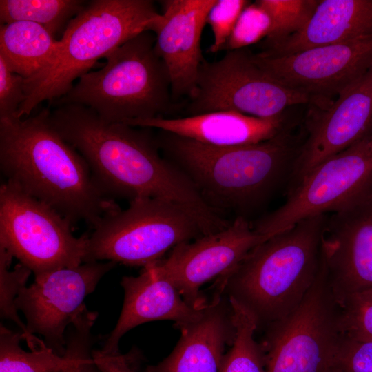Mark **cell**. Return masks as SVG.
I'll use <instances>...</instances> for the list:
<instances>
[{"label": "cell", "mask_w": 372, "mask_h": 372, "mask_svg": "<svg viewBox=\"0 0 372 372\" xmlns=\"http://www.w3.org/2000/svg\"><path fill=\"white\" fill-rule=\"evenodd\" d=\"M269 238L256 231L247 218L236 217L220 231L177 245L154 265L189 305L201 309L209 302L200 287L227 273Z\"/></svg>", "instance_id": "7c38bea8"}, {"label": "cell", "mask_w": 372, "mask_h": 372, "mask_svg": "<svg viewBox=\"0 0 372 372\" xmlns=\"http://www.w3.org/2000/svg\"><path fill=\"white\" fill-rule=\"evenodd\" d=\"M73 225L46 203L10 181L0 186V247L34 277L84 262L88 235L76 237Z\"/></svg>", "instance_id": "ba28073f"}, {"label": "cell", "mask_w": 372, "mask_h": 372, "mask_svg": "<svg viewBox=\"0 0 372 372\" xmlns=\"http://www.w3.org/2000/svg\"><path fill=\"white\" fill-rule=\"evenodd\" d=\"M12 256L3 247H0V316L1 320L14 322L19 329L30 351L47 347L44 341L32 335L26 324L21 320L15 307V300L20 290L25 287L32 271L19 263L14 270L10 269Z\"/></svg>", "instance_id": "d4e9b609"}, {"label": "cell", "mask_w": 372, "mask_h": 372, "mask_svg": "<svg viewBox=\"0 0 372 372\" xmlns=\"http://www.w3.org/2000/svg\"><path fill=\"white\" fill-rule=\"evenodd\" d=\"M270 21L265 11L255 2L249 3L242 11L223 50L243 48L267 37Z\"/></svg>", "instance_id": "f1b7e54d"}, {"label": "cell", "mask_w": 372, "mask_h": 372, "mask_svg": "<svg viewBox=\"0 0 372 372\" xmlns=\"http://www.w3.org/2000/svg\"><path fill=\"white\" fill-rule=\"evenodd\" d=\"M285 203L253 225L271 237L305 218L372 199V134L325 160L296 183Z\"/></svg>", "instance_id": "9c48e42d"}, {"label": "cell", "mask_w": 372, "mask_h": 372, "mask_svg": "<svg viewBox=\"0 0 372 372\" xmlns=\"http://www.w3.org/2000/svg\"><path fill=\"white\" fill-rule=\"evenodd\" d=\"M217 0H164L163 12L148 27L165 64L172 99L190 96L204 61L200 39L207 15Z\"/></svg>", "instance_id": "2e32d148"}, {"label": "cell", "mask_w": 372, "mask_h": 372, "mask_svg": "<svg viewBox=\"0 0 372 372\" xmlns=\"http://www.w3.org/2000/svg\"><path fill=\"white\" fill-rule=\"evenodd\" d=\"M189 99V116L231 111L263 118L311 101L276 81L243 48L228 50L217 61L204 59Z\"/></svg>", "instance_id": "30bf717a"}, {"label": "cell", "mask_w": 372, "mask_h": 372, "mask_svg": "<svg viewBox=\"0 0 372 372\" xmlns=\"http://www.w3.org/2000/svg\"><path fill=\"white\" fill-rule=\"evenodd\" d=\"M372 35V0H322L298 32L260 54L275 56Z\"/></svg>", "instance_id": "ffe728a7"}, {"label": "cell", "mask_w": 372, "mask_h": 372, "mask_svg": "<svg viewBox=\"0 0 372 372\" xmlns=\"http://www.w3.org/2000/svg\"><path fill=\"white\" fill-rule=\"evenodd\" d=\"M324 372H344L335 362L330 365Z\"/></svg>", "instance_id": "836d02e7"}, {"label": "cell", "mask_w": 372, "mask_h": 372, "mask_svg": "<svg viewBox=\"0 0 372 372\" xmlns=\"http://www.w3.org/2000/svg\"><path fill=\"white\" fill-rule=\"evenodd\" d=\"M319 1L257 0L255 3L269 17L270 28L267 38L269 45L298 32L307 23Z\"/></svg>", "instance_id": "484cf974"}, {"label": "cell", "mask_w": 372, "mask_h": 372, "mask_svg": "<svg viewBox=\"0 0 372 372\" xmlns=\"http://www.w3.org/2000/svg\"><path fill=\"white\" fill-rule=\"evenodd\" d=\"M150 0H94L68 23L62 48L45 71L25 80V100L18 118L27 117L43 101L66 94L73 82L89 72L98 59L147 30L158 14Z\"/></svg>", "instance_id": "8992f818"}, {"label": "cell", "mask_w": 372, "mask_h": 372, "mask_svg": "<svg viewBox=\"0 0 372 372\" xmlns=\"http://www.w3.org/2000/svg\"><path fill=\"white\" fill-rule=\"evenodd\" d=\"M155 35L145 30L105 56L106 63L82 75L52 106H85L107 123L163 117L172 109L169 75L155 49Z\"/></svg>", "instance_id": "5b68a950"}, {"label": "cell", "mask_w": 372, "mask_h": 372, "mask_svg": "<svg viewBox=\"0 0 372 372\" xmlns=\"http://www.w3.org/2000/svg\"><path fill=\"white\" fill-rule=\"evenodd\" d=\"M121 285L124 291L122 310L101 349L107 354L120 353L121 338L140 324L171 320L179 329L198 319L205 307L196 309L189 305L154 263L143 267L137 276H123Z\"/></svg>", "instance_id": "e0dca14e"}, {"label": "cell", "mask_w": 372, "mask_h": 372, "mask_svg": "<svg viewBox=\"0 0 372 372\" xmlns=\"http://www.w3.org/2000/svg\"><path fill=\"white\" fill-rule=\"evenodd\" d=\"M334 362L344 372H372V340L343 333Z\"/></svg>", "instance_id": "4dcf8cb0"}, {"label": "cell", "mask_w": 372, "mask_h": 372, "mask_svg": "<svg viewBox=\"0 0 372 372\" xmlns=\"http://www.w3.org/2000/svg\"><path fill=\"white\" fill-rule=\"evenodd\" d=\"M25 83V79L12 72L0 56V118L17 117L26 98Z\"/></svg>", "instance_id": "1f68e13d"}, {"label": "cell", "mask_w": 372, "mask_h": 372, "mask_svg": "<svg viewBox=\"0 0 372 372\" xmlns=\"http://www.w3.org/2000/svg\"><path fill=\"white\" fill-rule=\"evenodd\" d=\"M235 326V337L225 353L220 372H267L265 351L255 338L256 325L249 313L229 299Z\"/></svg>", "instance_id": "603a6c76"}, {"label": "cell", "mask_w": 372, "mask_h": 372, "mask_svg": "<svg viewBox=\"0 0 372 372\" xmlns=\"http://www.w3.org/2000/svg\"><path fill=\"white\" fill-rule=\"evenodd\" d=\"M253 59L284 86L319 100L337 96L372 66V35L286 55L259 53Z\"/></svg>", "instance_id": "4fadbf2b"}, {"label": "cell", "mask_w": 372, "mask_h": 372, "mask_svg": "<svg viewBox=\"0 0 372 372\" xmlns=\"http://www.w3.org/2000/svg\"><path fill=\"white\" fill-rule=\"evenodd\" d=\"M133 127L156 128L215 147L256 144L284 130L282 116L263 118L231 111H218L183 118L156 117L130 121Z\"/></svg>", "instance_id": "d6986e66"}, {"label": "cell", "mask_w": 372, "mask_h": 372, "mask_svg": "<svg viewBox=\"0 0 372 372\" xmlns=\"http://www.w3.org/2000/svg\"><path fill=\"white\" fill-rule=\"evenodd\" d=\"M249 3L245 0H217L211 8L207 19L212 30L214 42L209 51L223 50L242 11Z\"/></svg>", "instance_id": "f546056e"}, {"label": "cell", "mask_w": 372, "mask_h": 372, "mask_svg": "<svg viewBox=\"0 0 372 372\" xmlns=\"http://www.w3.org/2000/svg\"><path fill=\"white\" fill-rule=\"evenodd\" d=\"M339 302L343 333L372 340V289L351 293Z\"/></svg>", "instance_id": "83f0119b"}, {"label": "cell", "mask_w": 372, "mask_h": 372, "mask_svg": "<svg viewBox=\"0 0 372 372\" xmlns=\"http://www.w3.org/2000/svg\"><path fill=\"white\" fill-rule=\"evenodd\" d=\"M88 235L83 262L112 261L145 267L177 245L204 234L183 209L167 200L137 198L128 207L106 214Z\"/></svg>", "instance_id": "52a82bcc"}, {"label": "cell", "mask_w": 372, "mask_h": 372, "mask_svg": "<svg viewBox=\"0 0 372 372\" xmlns=\"http://www.w3.org/2000/svg\"><path fill=\"white\" fill-rule=\"evenodd\" d=\"M116 265L112 261L83 262L34 277V282L23 287L15 300L29 333L42 335L49 349L64 355L67 329L86 308V297Z\"/></svg>", "instance_id": "8fae6325"}, {"label": "cell", "mask_w": 372, "mask_h": 372, "mask_svg": "<svg viewBox=\"0 0 372 372\" xmlns=\"http://www.w3.org/2000/svg\"><path fill=\"white\" fill-rule=\"evenodd\" d=\"M50 121L61 136L87 162L95 182L107 197H148L167 200L186 211L203 228L212 225L216 211L190 180L161 156L156 140L145 130L107 123L80 105L54 107Z\"/></svg>", "instance_id": "6da1fadb"}, {"label": "cell", "mask_w": 372, "mask_h": 372, "mask_svg": "<svg viewBox=\"0 0 372 372\" xmlns=\"http://www.w3.org/2000/svg\"><path fill=\"white\" fill-rule=\"evenodd\" d=\"M179 329L181 335L171 353L144 372H220L236 331L229 299L214 295L200 317Z\"/></svg>", "instance_id": "ac0fdd59"}, {"label": "cell", "mask_w": 372, "mask_h": 372, "mask_svg": "<svg viewBox=\"0 0 372 372\" xmlns=\"http://www.w3.org/2000/svg\"><path fill=\"white\" fill-rule=\"evenodd\" d=\"M162 132L156 140L158 148L222 216L229 210L246 218L275 191L299 153L285 130L265 141L230 147Z\"/></svg>", "instance_id": "277c9868"}, {"label": "cell", "mask_w": 372, "mask_h": 372, "mask_svg": "<svg viewBox=\"0 0 372 372\" xmlns=\"http://www.w3.org/2000/svg\"><path fill=\"white\" fill-rule=\"evenodd\" d=\"M92 358L103 372H136L134 360L129 355H112L94 349Z\"/></svg>", "instance_id": "d6a6232c"}, {"label": "cell", "mask_w": 372, "mask_h": 372, "mask_svg": "<svg viewBox=\"0 0 372 372\" xmlns=\"http://www.w3.org/2000/svg\"><path fill=\"white\" fill-rule=\"evenodd\" d=\"M62 45L44 27L33 22L15 21L0 27V56L25 80L47 70L60 54Z\"/></svg>", "instance_id": "44dd1931"}, {"label": "cell", "mask_w": 372, "mask_h": 372, "mask_svg": "<svg viewBox=\"0 0 372 372\" xmlns=\"http://www.w3.org/2000/svg\"><path fill=\"white\" fill-rule=\"evenodd\" d=\"M45 107L25 118H0V168L6 180L46 203L74 226L94 227L120 209L95 182L81 154L53 126Z\"/></svg>", "instance_id": "7a4b0ae2"}, {"label": "cell", "mask_w": 372, "mask_h": 372, "mask_svg": "<svg viewBox=\"0 0 372 372\" xmlns=\"http://www.w3.org/2000/svg\"><path fill=\"white\" fill-rule=\"evenodd\" d=\"M98 313L85 308L65 332V353L69 363L56 372H103L93 358V346L99 338L92 333Z\"/></svg>", "instance_id": "4316f807"}, {"label": "cell", "mask_w": 372, "mask_h": 372, "mask_svg": "<svg viewBox=\"0 0 372 372\" xmlns=\"http://www.w3.org/2000/svg\"><path fill=\"white\" fill-rule=\"evenodd\" d=\"M327 215L309 217L254 247L215 282L214 294L235 301L252 318L256 332L291 313L318 275Z\"/></svg>", "instance_id": "3957f363"}, {"label": "cell", "mask_w": 372, "mask_h": 372, "mask_svg": "<svg viewBox=\"0 0 372 372\" xmlns=\"http://www.w3.org/2000/svg\"><path fill=\"white\" fill-rule=\"evenodd\" d=\"M80 0H1V25L30 21L44 27L54 37L87 5Z\"/></svg>", "instance_id": "7402d4cb"}, {"label": "cell", "mask_w": 372, "mask_h": 372, "mask_svg": "<svg viewBox=\"0 0 372 372\" xmlns=\"http://www.w3.org/2000/svg\"><path fill=\"white\" fill-rule=\"evenodd\" d=\"M372 66L336 96L312 121L293 174L297 182L315 167L372 134ZM296 182V183H297Z\"/></svg>", "instance_id": "5bb4252c"}, {"label": "cell", "mask_w": 372, "mask_h": 372, "mask_svg": "<svg viewBox=\"0 0 372 372\" xmlns=\"http://www.w3.org/2000/svg\"><path fill=\"white\" fill-rule=\"evenodd\" d=\"M322 256L338 302L372 289V199L327 218Z\"/></svg>", "instance_id": "9a60e30c"}, {"label": "cell", "mask_w": 372, "mask_h": 372, "mask_svg": "<svg viewBox=\"0 0 372 372\" xmlns=\"http://www.w3.org/2000/svg\"><path fill=\"white\" fill-rule=\"evenodd\" d=\"M23 335L0 325V372H56L70 362L65 353L61 356L48 347L25 351L20 346Z\"/></svg>", "instance_id": "cb8c5ba5"}]
</instances>
